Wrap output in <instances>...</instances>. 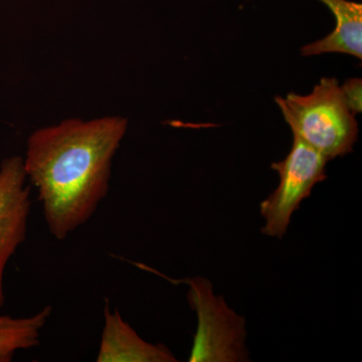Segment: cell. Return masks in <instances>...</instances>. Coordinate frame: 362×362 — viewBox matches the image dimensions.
<instances>
[{"mask_svg": "<svg viewBox=\"0 0 362 362\" xmlns=\"http://www.w3.org/2000/svg\"><path fill=\"white\" fill-rule=\"evenodd\" d=\"M127 127L120 116L69 119L28 138L23 168L54 239H68L88 223L108 194L112 161Z\"/></svg>", "mask_w": 362, "mask_h": 362, "instance_id": "1", "label": "cell"}, {"mask_svg": "<svg viewBox=\"0 0 362 362\" xmlns=\"http://www.w3.org/2000/svg\"><path fill=\"white\" fill-rule=\"evenodd\" d=\"M293 136L322 154L328 161L352 152L358 123L349 110L337 78H322L306 96L289 93L276 97Z\"/></svg>", "mask_w": 362, "mask_h": 362, "instance_id": "2", "label": "cell"}, {"mask_svg": "<svg viewBox=\"0 0 362 362\" xmlns=\"http://www.w3.org/2000/svg\"><path fill=\"white\" fill-rule=\"evenodd\" d=\"M176 283L189 286L188 301L199 319L189 361H247L245 319L228 308L223 297L214 296L206 279H185Z\"/></svg>", "mask_w": 362, "mask_h": 362, "instance_id": "3", "label": "cell"}, {"mask_svg": "<svg viewBox=\"0 0 362 362\" xmlns=\"http://www.w3.org/2000/svg\"><path fill=\"white\" fill-rule=\"evenodd\" d=\"M327 162L322 154L294 136L292 148L284 160L272 164L280 176V183L259 206L266 221L262 228L263 235L278 239L284 237L293 214L310 197L317 183L327 178Z\"/></svg>", "mask_w": 362, "mask_h": 362, "instance_id": "4", "label": "cell"}, {"mask_svg": "<svg viewBox=\"0 0 362 362\" xmlns=\"http://www.w3.org/2000/svg\"><path fill=\"white\" fill-rule=\"evenodd\" d=\"M30 206L23 158L7 157L0 164V308L6 303L4 273L26 239Z\"/></svg>", "mask_w": 362, "mask_h": 362, "instance_id": "5", "label": "cell"}, {"mask_svg": "<svg viewBox=\"0 0 362 362\" xmlns=\"http://www.w3.org/2000/svg\"><path fill=\"white\" fill-rule=\"evenodd\" d=\"M98 362H173L176 357L163 344L145 341L107 300Z\"/></svg>", "mask_w": 362, "mask_h": 362, "instance_id": "6", "label": "cell"}, {"mask_svg": "<svg viewBox=\"0 0 362 362\" xmlns=\"http://www.w3.org/2000/svg\"><path fill=\"white\" fill-rule=\"evenodd\" d=\"M334 16V30L312 44L304 45L301 54L317 56L327 52H339L362 58V6L349 0H320Z\"/></svg>", "mask_w": 362, "mask_h": 362, "instance_id": "7", "label": "cell"}, {"mask_svg": "<svg viewBox=\"0 0 362 362\" xmlns=\"http://www.w3.org/2000/svg\"><path fill=\"white\" fill-rule=\"evenodd\" d=\"M52 313L47 305L32 316H0V362L13 361L16 352L37 347Z\"/></svg>", "mask_w": 362, "mask_h": 362, "instance_id": "8", "label": "cell"}, {"mask_svg": "<svg viewBox=\"0 0 362 362\" xmlns=\"http://www.w3.org/2000/svg\"><path fill=\"white\" fill-rule=\"evenodd\" d=\"M343 97L349 106V110L356 115L361 113L362 107V81L361 78H354L345 81L344 84L340 86Z\"/></svg>", "mask_w": 362, "mask_h": 362, "instance_id": "9", "label": "cell"}]
</instances>
